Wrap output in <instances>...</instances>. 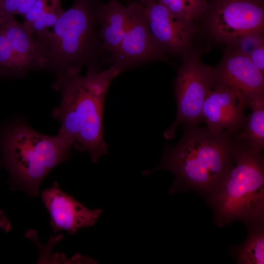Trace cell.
<instances>
[{
    "label": "cell",
    "mask_w": 264,
    "mask_h": 264,
    "mask_svg": "<svg viewBox=\"0 0 264 264\" xmlns=\"http://www.w3.org/2000/svg\"><path fill=\"white\" fill-rule=\"evenodd\" d=\"M177 20L189 24L203 18L208 6L207 0H157Z\"/></svg>",
    "instance_id": "obj_17"
},
{
    "label": "cell",
    "mask_w": 264,
    "mask_h": 264,
    "mask_svg": "<svg viewBox=\"0 0 264 264\" xmlns=\"http://www.w3.org/2000/svg\"><path fill=\"white\" fill-rule=\"evenodd\" d=\"M214 81V69L203 64L198 53H193L185 57L174 85L176 116L164 133L166 138L170 139L175 136L180 123L193 126L203 119V104Z\"/></svg>",
    "instance_id": "obj_6"
},
{
    "label": "cell",
    "mask_w": 264,
    "mask_h": 264,
    "mask_svg": "<svg viewBox=\"0 0 264 264\" xmlns=\"http://www.w3.org/2000/svg\"><path fill=\"white\" fill-rule=\"evenodd\" d=\"M0 73L19 77L15 56L6 36L0 28Z\"/></svg>",
    "instance_id": "obj_18"
},
{
    "label": "cell",
    "mask_w": 264,
    "mask_h": 264,
    "mask_svg": "<svg viewBox=\"0 0 264 264\" xmlns=\"http://www.w3.org/2000/svg\"><path fill=\"white\" fill-rule=\"evenodd\" d=\"M0 227L7 231L10 228V225L7 218L2 211H0Z\"/></svg>",
    "instance_id": "obj_23"
},
{
    "label": "cell",
    "mask_w": 264,
    "mask_h": 264,
    "mask_svg": "<svg viewBox=\"0 0 264 264\" xmlns=\"http://www.w3.org/2000/svg\"><path fill=\"white\" fill-rule=\"evenodd\" d=\"M203 18L210 36L231 46L243 35L263 31L264 0H210Z\"/></svg>",
    "instance_id": "obj_7"
},
{
    "label": "cell",
    "mask_w": 264,
    "mask_h": 264,
    "mask_svg": "<svg viewBox=\"0 0 264 264\" xmlns=\"http://www.w3.org/2000/svg\"><path fill=\"white\" fill-rule=\"evenodd\" d=\"M264 74L247 55L229 47L218 67L214 69V84L232 91L243 111L251 99L264 93Z\"/></svg>",
    "instance_id": "obj_9"
},
{
    "label": "cell",
    "mask_w": 264,
    "mask_h": 264,
    "mask_svg": "<svg viewBox=\"0 0 264 264\" xmlns=\"http://www.w3.org/2000/svg\"><path fill=\"white\" fill-rule=\"evenodd\" d=\"M252 113L246 118L238 138L253 148L262 151L264 147V93L251 99L248 104Z\"/></svg>",
    "instance_id": "obj_16"
},
{
    "label": "cell",
    "mask_w": 264,
    "mask_h": 264,
    "mask_svg": "<svg viewBox=\"0 0 264 264\" xmlns=\"http://www.w3.org/2000/svg\"><path fill=\"white\" fill-rule=\"evenodd\" d=\"M0 28L8 39L14 53L19 77L41 69L34 35L13 15H0Z\"/></svg>",
    "instance_id": "obj_13"
},
{
    "label": "cell",
    "mask_w": 264,
    "mask_h": 264,
    "mask_svg": "<svg viewBox=\"0 0 264 264\" xmlns=\"http://www.w3.org/2000/svg\"><path fill=\"white\" fill-rule=\"evenodd\" d=\"M61 6V0H37L23 16V26Z\"/></svg>",
    "instance_id": "obj_19"
},
{
    "label": "cell",
    "mask_w": 264,
    "mask_h": 264,
    "mask_svg": "<svg viewBox=\"0 0 264 264\" xmlns=\"http://www.w3.org/2000/svg\"><path fill=\"white\" fill-rule=\"evenodd\" d=\"M41 197L50 215V223L54 233L66 230L74 234L80 228L94 225L102 212L85 206L60 189L56 181L42 191Z\"/></svg>",
    "instance_id": "obj_10"
},
{
    "label": "cell",
    "mask_w": 264,
    "mask_h": 264,
    "mask_svg": "<svg viewBox=\"0 0 264 264\" xmlns=\"http://www.w3.org/2000/svg\"><path fill=\"white\" fill-rule=\"evenodd\" d=\"M264 43L263 31L256 32L242 36L230 47L247 56L254 49Z\"/></svg>",
    "instance_id": "obj_20"
},
{
    "label": "cell",
    "mask_w": 264,
    "mask_h": 264,
    "mask_svg": "<svg viewBox=\"0 0 264 264\" xmlns=\"http://www.w3.org/2000/svg\"><path fill=\"white\" fill-rule=\"evenodd\" d=\"M262 152L237 135L233 164L207 197L219 226L240 220H264V162Z\"/></svg>",
    "instance_id": "obj_5"
},
{
    "label": "cell",
    "mask_w": 264,
    "mask_h": 264,
    "mask_svg": "<svg viewBox=\"0 0 264 264\" xmlns=\"http://www.w3.org/2000/svg\"><path fill=\"white\" fill-rule=\"evenodd\" d=\"M123 69L111 63L105 70L88 69L56 79L53 88L61 93V101L52 117L61 124L58 135L80 152L88 151L96 163L108 152L103 136V114L106 94L112 80Z\"/></svg>",
    "instance_id": "obj_1"
},
{
    "label": "cell",
    "mask_w": 264,
    "mask_h": 264,
    "mask_svg": "<svg viewBox=\"0 0 264 264\" xmlns=\"http://www.w3.org/2000/svg\"><path fill=\"white\" fill-rule=\"evenodd\" d=\"M144 7L151 33L164 51L175 54L185 53L198 29L196 25L187 24L175 19L156 0L151 1Z\"/></svg>",
    "instance_id": "obj_11"
},
{
    "label": "cell",
    "mask_w": 264,
    "mask_h": 264,
    "mask_svg": "<svg viewBox=\"0 0 264 264\" xmlns=\"http://www.w3.org/2000/svg\"><path fill=\"white\" fill-rule=\"evenodd\" d=\"M127 6L117 0L102 2L98 12L99 35L104 50L109 53V61L115 57L124 35Z\"/></svg>",
    "instance_id": "obj_14"
},
{
    "label": "cell",
    "mask_w": 264,
    "mask_h": 264,
    "mask_svg": "<svg viewBox=\"0 0 264 264\" xmlns=\"http://www.w3.org/2000/svg\"><path fill=\"white\" fill-rule=\"evenodd\" d=\"M205 98L202 116L207 129L212 133L223 131L236 132L244 124L246 117L238 105L234 93L225 87L213 84Z\"/></svg>",
    "instance_id": "obj_12"
},
{
    "label": "cell",
    "mask_w": 264,
    "mask_h": 264,
    "mask_svg": "<svg viewBox=\"0 0 264 264\" xmlns=\"http://www.w3.org/2000/svg\"><path fill=\"white\" fill-rule=\"evenodd\" d=\"M128 14L123 39L111 62L123 70L157 59H164L165 52L150 30L144 6L138 1L127 5Z\"/></svg>",
    "instance_id": "obj_8"
},
{
    "label": "cell",
    "mask_w": 264,
    "mask_h": 264,
    "mask_svg": "<svg viewBox=\"0 0 264 264\" xmlns=\"http://www.w3.org/2000/svg\"><path fill=\"white\" fill-rule=\"evenodd\" d=\"M37 0H0V15L22 17Z\"/></svg>",
    "instance_id": "obj_21"
},
{
    "label": "cell",
    "mask_w": 264,
    "mask_h": 264,
    "mask_svg": "<svg viewBox=\"0 0 264 264\" xmlns=\"http://www.w3.org/2000/svg\"><path fill=\"white\" fill-rule=\"evenodd\" d=\"M102 0H75L53 29L34 35L41 69L56 78L80 73L84 66L102 70L110 63L99 35L98 12Z\"/></svg>",
    "instance_id": "obj_2"
},
{
    "label": "cell",
    "mask_w": 264,
    "mask_h": 264,
    "mask_svg": "<svg viewBox=\"0 0 264 264\" xmlns=\"http://www.w3.org/2000/svg\"><path fill=\"white\" fill-rule=\"evenodd\" d=\"M235 133H212L207 128L188 126L176 144L165 148L159 165L144 175L168 170L176 176L170 194L191 190L207 198L233 164Z\"/></svg>",
    "instance_id": "obj_3"
},
{
    "label": "cell",
    "mask_w": 264,
    "mask_h": 264,
    "mask_svg": "<svg viewBox=\"0 0 264 264\" xmlns=\"http://www.w3.org/2000/svg\"><path fill=\"white\" fill-rule=\"evenodd\" d=\"M0 165L8 171L13 190L39 195L44 179L70 156L71 147L58 135L39 132L24 120L14 122L1 139Z\"/></svg>",
    "instance_id": "obj_4"
},
{
    "label": "cell",
    "mask_w": 264,
    "mask_h": 264,
    "mask_svg": "<svg viewBox=\"0 0 264 264\" xmlns=\"http://www.w3.org/2000/svg\"><path fill=\"white\" fill-rule=\"evenodd\" d=\"M247 56L252 63L264 73V43L254 49Z\"/></svg>",
    "instance_id": "obj_22"
},
{
    "label": "cell",
    "mask_w": 264,
    "mask_h": 264,
    "mask_svg": "<svg viewBox=\"0 0 264 264\" xmlns=\"http://www.w3.org/2000/svg\"><path fill=\"white\" fill-rule=\"evenodd\" d=\"M264 220L247 224L248 235L241 244L231 247L228 252L239 264H264Z\"/></svg>",
    "instance_id": "obj_15"
},
{
    "label": "cell",
    "mask_w": 264,
    "mask_h": 264,
    "mask_svg": "<svg viewBox=\"0 0 264 264\" xmlns=\"http://www.w3.org/2000/svg\"><path fill=\"white\" fill-rule=\"evenodd\" d=\"M138 2L143 5H145L151 1L154 0H137Z\"/></svg>",
    "instance_id": "obj_24"
}]
</instances>
